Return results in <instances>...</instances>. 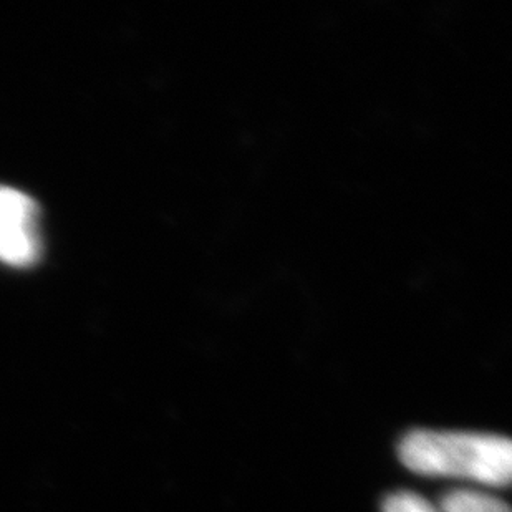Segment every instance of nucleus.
<instances>
[{"label":"nucleus","mask_w":512,"mask_h":512,"mask_svg":"<svg viewBox=\"0 0 512 512\" xmlns=\"http://www.w3.org/2000/svg\"><path fill=\"white\" fill-rule=\"evenodd\" d=\"M40 252L39 208L34 199L19 189L0 186V262L34 266Z\"/></svg>","instance_id":"f03ea898"},{"label":"nucleus","mask_w":512,"mask_h":512,"mask_svg":"<svg viewBox=\"0 0 512 512\" xmlns=\"http://www.w3.org/2000/svg\"><path fill=\"white\" fill-rule=\"evenodd\" d=\"M382 512H441L438 504H433L421 494L413 491H398L383 501Z\"/></svg>","instance_id":"20e7f679"},{"label":"nucleus","mask_w":512,"mask_h":512,"mask_svg":"<svg viewBox=\"0 0 512 512\" xmlns=\"http://www.w3.org/2000/svg\"><path fill=\"white\" fill-rule=\"evenodd\" d=\"M398 456L410 471L428 478L463 479L493 489L511 483L512 448L506 436L415 430L403 436Z\"/></svg>","instance_id":"f257e3e1"},{"label":"nucleus","mask_w":512,"mask_h":512,"mask_svg":"<svg viewBox=\"0 0 512 512\" xmlns=\"http://www.w3.org/2000/svg\"><path fill=\"white\" fill-rule=\"evenodd\" d=\"M441 512H511L508 503L483 489H451L438 503Z\"/></svg>","instance_id":"7ed1b4c3"}]
</instances>
